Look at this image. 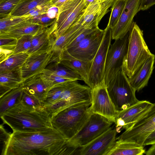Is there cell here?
I'll return each instance as SVG.
<instances>
[{"label":"cell","instance_id":"obj_27","mask_svg":"<svg viewBox=\"0 0 155 155\" xmlns=\"http://www.w3.org/2000/svg\"><path fill=\"white\" fill-rule=\"evenodd\" d=\"M145 152L143 146L116 141L115 145L108 155H143Z\"/></svg>","mask_w":155,"mask_h":155},{"label":"cell","instance_id":"obj_42","mask_svg":"<svg viewBox=\"0 0 155 155\" xmlns=\"http://www.w3.org/2000/svg\"><path fill=\"white\" fill-rule=\"evenodd\" d=\"M155 143V130L147 137L143 146L152 145Z\"/></svg>","mask_w":155,"mask_h":155},{"label":"cell","instance_id":"obj_11","mask_svg":"<svg viewBox=\"0 0 155 155\" xmlns=\"http://www.w3.org/2000/svg\"><path fill=\"white\" fill-rule=\"evenodd\" d=\"M101 43L94 58L86 84L91 89L104 80L107 54L111 45V29L107 27Z\"/></svg>","mask_w":155,"mask_h":155},{"label":"cell","instance_id":"obj_7","mask_svg":"<svg viewBox=\"0 0 155 155\" xmlns=\"http://www.w3.org/2000/svg\"><path fill=\"white\" fill-rule=\"evenodd\" d=\"M113 122L99 114L92 113L79 131L68 140V146L79 149L101 135L111 127Z\"/></svg>","mask_w":155,"mask_h":155},{"label":"cell","instance_id":"obj_28","mask_svg":"<svg viewBox=\"0 0 155 155\" xmlns=\"http://www.w3.org/2000/svg\"><path fill=\"white\" fill-rule=\"evenodd\" d=\"M29 56L25 52L10 55L0 62V73L20 69Z\"/></svg>","mask_w":155,"mask_h":155},{"label":"cell","instance_id":"obj_17","mask_svg":"<svg viewBox=\"0 0 155 155\" xmlns=\"http://www.w3.org/2000/svg\"><path fill=\"white\" fill-rule=\"evenodd\" d=\"M141 0H126L120 17L111 29L112 39L117 40L125 36L130 31L135 16L140 11Z\"/></svg>","mask_w":155,"mask_h":155},{"label":"cell","instance_id":"obj_36","mask_svg":"<svg viewBox=\"0 0 155 155\" xmlns=\"http://www.w3.org/2000/svg\"><path fill=\"white\" fill-rule=\"evenodd\" d=\"M21 0H0V18L10 15Z\"/></svg>","mask_w":155,"mask_h":155},{"label":"cell","instance_id":"obj_18","mask_svg":"<svg viewBox=\"0 0 155 155\" xmlns=\"http://www.w3.org/2000/svg\"><path fill=\"white\" fill-rule=\"evenodd\" d=\"M114 0L103 2L97 1L89 4L83 14L81 25L86 29L99 28L101 19L108 12Z\"/></svg>","mask_w":155,"mask_h":155},{"label":"cell","instance_id":"obj_10","mask_svg":"<svg viewBox=\"0 0 155 155\" xmlns=\"http://www.w3.org/2000/svg\"><path fill=\"white\" fill-rule=\"evenodd\" d=\"M105 33V29L103 30L98 28L77 45L63 50L73 58L84 61H92L101 43Z\"/></svg>","mask_w":155,"mask_h":155},{"label":"cell","instance_id":"obj_34","mask_svg":"<svg viewBox=\"0 0 155 155\" xmlns=\"http://www.w3.org/2000/svg\"><path fill=\"white\" fill-rule=\"evenodd\" d=\"M41 78L50 87L59 84L75 80L58 76L51 73L45 68L40 74Z\"/></svg>","mask_w":155,"mask_h":155},{"label":"cell","instance_id":"obj_26","mask_svg":"<svg viewBox=\"0 0 155 155\" xmlns=\"http://www.w3.org/2000/svg\"><path fill=\"white\" fill-rule=\"evenodd\" d=\"M23 92L22 84L0 97V115L9 109L20 104Z\"/></svg>","mask_w":155,"mask_h":155},{"label":"cell","instance_id":"obj_38","mask_svg":"<svg viewBox=\"0 0 155 155\" xmlns=\"http://www.w3.org/2000/svg\"><path fill=\"white\" fill-rule=\"evenodd\" d=\"M17 39L9 38H0V48L2 50L12 52L16 44Z\"/></svg>","mask_w":155,"mask_h":155},{"label":"cell","instance_id":"obj_37","mask_svg":"<svg viewBox=\"0 0 155 155\" xmlns=\"http://www.w3.org/2000/svg\"><path fill=\"white\" fill-rule=\"evenodd\" d=\"M98 28L85 29L69 42L64 50L69 48L77 45Z\"/></svg>","mask_w":155,"mask_h":155},{"label":"cell","instance_id":"obj_32","mask_svg":"<svg viewBox=\"0 0 155 155\" xmlns=\"http://www.w3.org/2000/svg\"><path fill=\"white\" fill-rule=\"evenodd\" d=\"M126 0H114L111 6V13L107 27L112 29L117 22Z\"/></svg>","mask_w":155,"mask_h":155},{"label":"cell","instance_id":"obj_35","mask_svg":"<svg viewBox=\"0 0 155 155\" xmlns=\"http://www.w3.org/2000/svg\"><path fill=\"white\" fill-rule=\"evenodd\" d=\"M34 36L31 35H25L17 39L16 44L12 54L27 53L31 48Z\"/></svg>","mask_w":155,"mask_h":155},{"label":"cell","instance_id":"obj_39","mask_svg":"<svg viewBox=\"0 0 155 155\" xmlns=\"http://www.w3.org/2000/svg\"><path fill=\"white\" fill-rule=\"evenodd\" d=\"M155 4V0H141L140 10H146Z\"/></svg>","mask_w":155,"mask_h":155},{"label":"cell","instance_id":"obj_41","mask_svg":"<svg viewBox=\"0 0 155 155\" xmlns=\"http://www.w3.org/2000/svg\"><path fill=\"white\" fill-rule=\"evenodd\" d=\"M54 5L58 9L67 5L74 0H51Z\"/></svg>","mask_w":155,"mask_h":155},{"label":"cell","instance_id":"obj_43","mask_svg":"<svg viewBox=\"0 0 155 155\" xmlns=\"http://www.w3.org/2000/svg\"><path fill=\"white\" fill-rule=\"evenodd\" d=\"M152 146L146 151V155H155V143L152 145Z\"/></svg>","mask_w":155,"mask_h":155},{"label":"cell","instance_id":"obj_9","mask_svg":"<svg viewBox=\"0 0 155 155\" xmlns=\"http://www.w3.org/2000/svg\"><path fill=\"white\" fill-rule=\"evenodd\" d=\"M129 32L123 38L115 40L107 54L104 80L107 86L117 72L122 69L127 53Z\"/></svg>","mask_w":155,"mask_h":155},{"label":"cell","instance_id":"obj_40","mask_svg":"<svg viewBox=\"0 0 155 155\" xmlns=\"http://www.w3.org/2000/svg\"><path fill=\"white\" fill-rule=\"evenodd\" d=\"M58 12V8L53 5L49 8L47 12V14L51 18L55 19H57Z\"/></svg>","mask_w":155,"mask_h":155},{"label":"cell","instance_id":"obj_30","mask_svg":"<svg viewBox=\"0 0 155 155\" xmlns=\"http://www.w3.org/2000/svg\"><path fill=\"white\" fill-rule=\"evenodd\" d=\"M51 0H21L10 15L23 16L28 15L29 12L39 5Z\"/></svg>","mask_w":155,"mask_h":155},{"label":"cell","instance_id":"obj_25","mask_svg":"<svg viewBox=\"0 0 155 155\" xmlns=\"http://www.w3.org/2000/svg\"><path fill=\"white\" fill-rule=\"evenodd\" d=\"M23 82L20 69L0 73V97Z\"/></svg>","mask_w":155,"mask_h":155},{"label":"cell","instance_id":"obj_14","mask_svg":"<svg viewBox=\"0 0 155 155\" xmlns=\"http://www.w3.org/2000/svg\"><path fill=\"white\" fill-rule=\"evenodd\" d=\"M154 105V103L147 101H139L127 109L118 112L114 123L117 132H120L121 128L125 130L130 129Z\"/></svg>","mask_w":155,"mask_h":155},{"label":"cell","instance_id":"obj_21","mask_svg":"<svg viewBox=\"0 0 155 155\" xmlns=\"http://www.w3.org/2000/svg\"><path fill=\"white\" fill-rule=\"evenodd\" d=\"M58 61L79 74L87 83L92 61H84L73 58L62 50L59 54Z\"/></svg>","mask_w":155,"mask_h":155},{"label":"cell","instance_id":"obj_3","mask_svg":"<svg viewBox=\"0 0 155 155\" xmlns=\"http://www.w3.org/2000/svg\"><path fill=\"white\" fill-rule=\"evenodd\" d=\"M0 117L13 132H37L53 127L46 111L33 110L21 104L7 110Z\"/></svg>","mask_w":155,"mask_h":155},{"label":"cell","instance_id":"obj_4","mask_svg":"<svg viewBox=\"0 0 155 155\" xmlns=\"http://www.w3.org/2000/svg\"><path fill=\"white\" fill-rule=\"evenodd\" d=\"M91 101L76 104L62 110L51 118L53 127L58 130L68 140L81 129L91 113Z\"/></svg>","mask_w":155,"mask_h":155},{"label":"cell","instance_id":"obj_2","mask_svg":"<svg viewBox=\"0 0 155 155\" xmlns=\"http://www.w3.org/2000/svg\"><path fill=\"white\" fill-rule=\"evenodd\" d=\"M92 89L88 86L71 80L55 85L50 88L41 101L51 118L73 105L91 101Z\"/></svg>","mask_w":155,"mask_h":155},{"label":"cell","instance_id":"obj_44","mask_svg":"<svg viewBox=\"0 0 155 155\" xmlns=\"http://www.w3.org/2000/svg\"><path fill=\"white\" fill-rule=\"evenodd\" d=\"M84 2L87 7L89 4L97 1V0H84Z\"/></svg>","mask_w":155,"mask_h":155},{"label":"cell","instance_id":"obj_33","mask_svg":"<svg viewBox=\"0 0 155 155\" xmlns=\"http://www.w3.org/2000/svg\"><path fill=\"white\" fill-rule=\"evenodd\" d=\"M20 104L27 107L33 110L41 111L46 110L45 107L39 99L28 93L23 89Z\"/></svg>","mask_w":155,"mask_h":155},{"label":"cell","instance_id":"obj_22","mask_svg":"<svg viewBox=\"0 0 155 155\" xmlns=\"http://www.w3.org/2000/svg\"><path fill=\"white\" fill-rule=\"evenodd\" d=\"M83 14L74 23L55 39L52 48L53 51L60 54L69 42L86 29L81 25Z\"/></svg>","mask_w":155,"mask_h":155},{"label":"cell","instance_id":"obj_15","mask_svg":"<svg viewBox=\"0 0 155 155\" xmlns=\"http://www.w3.org/2000/svg\"><path fill=\"white\" fill-rule=\"evenodd\" d=\"M59 55L51 50L29 55L20 69L23 82L31 77L40 74L50 63L58 59Z\"/></svg>","mask_w":155,"mask_h":155},{"label":"cell","instance_id":"obj_13","mask_svg":"<svg viewBox=\"0 0 155 155\" xmlns=\"http://www.w3.org/2000/svg\"><path fill=\"white\" fill-rule=\"evenodd\" d=\"M86 7L84 0H74L59 9L53 33L55 40L78 20Z\"/></svg>","mask_w":155,"mask_h":155},{"label":"cell","instance_id":"obj_6","mask_svg":"<svg viewBox=\"0 0 155 155\" xmlns=\"http://www.w3.org/2000/svg\"><path fill=\"white\" fill-rule=\"evenodd\" d=\"M107 86L110 97L118 112L139 101L136 96V91L122 69L117 72Z\"/></svg>","mask_w":155,"mask_h":155},{"label":"cell","instance_id":"obj_20","mask_svg":"<svg viewBox=\"0 0 155 155\" xmlns=\"http://www.w3.org/2000/svg\"><path fill=\"white\" fill-rule=\"evenodd\" d=\"M155 61V55L153 54L128 78L130 84L136 91H139L147 85L154 68Z\"/></svg>","mask_w":155,"mask_h":155},{"label":"cell","instance_id":"obj_12","mask_svg":"<svg viewBox=\"0 0 155 155\" xmlns=\"http://www.w3.org/2000/svg\"><path fill=\"white\" fill-rule=\"evenodd\" d=\"M92 113L101 115L114 123L118 113L109 95L104 80L92 89Z\"/></svg>","mask_w":155,"mask_h":155},{"label":"cell","instance_id":"obj_23","mask_svg":"<svg viewBox=\"0 0 155 155\" xmlns=\"http://www.w3.org/2000/svg\"><path fill=\"white\" fill-rule=\"evenodd\" d=\"M23 89L41 101L50 88L43 80L40 74L31 77L22 83Z\"/></svg>","mask_w":155,"mask_h":155},{"label":"cell","instance_id":"obj_1","mask_svg":"<svg viewBox=\"0 0 155 155\" xmlns=\"http://www.w3.org/2000/svg\"><path fill=\"white\" fill-rule=\"evenodd\" d=\"M68 140L53 127L37 132H13L3 146L2 155L76 154Z\"/></svg>","mask_w":155,"mask_h":155},{"label":"cell","instance_id":"obj_45","mask_svg":"<svg viewBox=\"0 0 155 155\" xmlns=\"http://www.w3.org/2000/svg\"><path fill=\"white\" fill-rule=\"evenodd\" d=\"M98 1L101 2H105L109 1H110L112 0H97Z\"/></svg>","mask_w":155,"mask_h":155},{"label":"cell","instance_id":"obj_8","mask_svg":"<svg viewBox=\"0 0 155 155\" xmlns=\"http://www.w3.org/2000/svg\"><path fill=\"white\" fill-rule=\"evenodd\" d=\"M155 130V103L150 110L129 130L118 137L119 142L134 143L143 146L147 137Z\"/></svg>","mask_w":155,"mask_h":155},{"label":"cell","instance_id":"obj_5","mask_svg":"<svg viewBox=\"0 0 155 155\" xmlns=\"http://www.w3.org/2000/svg\"><path fill=\"white\" fill-rule=\"evenodd\" d=\"M153 54L144 40L143 31L134 22L129 32L128 48L122 69L130 78Z\"/></svg>","mask_w":155,"mask_h":155},{"label":"cell","instance_id":"obj_31","mask_svg":"<svg viewBox=\"0 0 155 155\" xmlns=\"http://www.w3.org/2000/svg\"><path fill=\"white\" fill-rule=\"evenodd\" d=\"M33 18L29 15L23 16L9 15L0 18V35L12 30L23 22Z\"/></svg>","mask_w":155,"mask_h":155},{"label":"cell","instance_id":"obj_19","mask_svg":"<svg viewBox=\"0 0 155 155\" xmlns=\"http://www.w3.org/2000/svg\"><path fill=\"white\" fill-rule=\"evenodd\" d=\"M56 26V21L51 25L45 27L33 38L30 49L26 53L29 55L41 53L52 50L55 40L53 35Z\"/></svg>","mask_w":155,"mask_h":155},{"label":"cell","instance_id":"obj_29","mask_svg":"<svg viewBox=\"0 0 155 155\" xmlns=\"http://www.w3.org/2000/svg\"><path fill=\"white\" fill-rule=\"evenodd\" d=\"M45 69L60 77L83 81V78L79 74L59 63L58 60L54 61L50 63Z\"/></svg>","mask_w":155,"mask_h":155},{"label":"cell","instance_id":"obj_24","mask_svg":"<svg viewBox=\"0 0 155 155\" xmlns=\"http://www.w3.org/2000/svg\"><path fill=\"white\" fill-rule=\"evenodd\" d=\"M32 18L25 21L11 31L0 35V38L17 39L25 35H36L46 27L33 23Z\"/></svg>","mask_w":155,"mask_h":155},{"label":"cell","instance_id":"obj_16","mask_svg":"<svg viewBox=\"0 0 155 155\" xmlns=\"http://www.w3.org/2000/svg\"><path fill=\"white\" fill-rule=\"evenodd\" d=\"M111 126L106 131L87 145L81 147L80 155H108L116 144V128Z\"/></svg>","mask_w":155,"mask_h":155}]
</instances>
